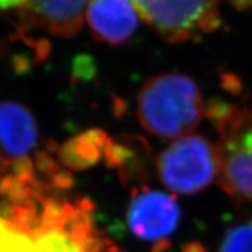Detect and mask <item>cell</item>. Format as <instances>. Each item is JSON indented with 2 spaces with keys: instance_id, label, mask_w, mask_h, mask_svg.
<instances>
[{
  "instance_id": "cell-1",
  "label": "cell",
  "mask_w": 252,
  "mask_h": 252,
  "mask_svg": "<svg viewBox=\"0 0 252 252\" xmlns=\"http://www.w3.org/2000/svg\"><path fill=\"white\" fill-rule=\"evenodd\" d=\"M70 187L39 166L0 173V252H103L93 206Z\"/></svg>"
},
{
  "instance_id": "cell-2",
  "label": "cell",
  "mask_w": 252,
  "mask_h": 252,
  "mask_svg": "<svg viewBox=\"0 0 252 252\" xmlns=\"http://www.w3.org/2000/svg\"><path fill=\"white\" fill-rule=\"evenodd\" d=\"M196 80L183 72H162L144 83L136 96V116L147 133L161 139L188 135L206 115Z\"/></svg>"
},
{
  "instance_id": "cell-3",
  "label": "cell",
  "mask_w": 252,
  "mask_h": 252,
  "mask_svg": "<svg viewBox=\"0 0 252 252\" xmlns=\"http://www.w3.org/2000/svg\"><path fill=\"white\" fill-rule=\"evenodd\" d=\"M207 115L215 125L219 142V182L233 198L252 203V110L213 102Z\"/></svg>"
},
{
  "instance_id": "cell-4",
  "label": "cell",
  "mask_w": 252,
  "mask_h": 252,
  "mask_svg": "<svg viewBox=\"0 0 252 252\" xmlns=\"http://www.w3.org/2000/svg\"><path fill=\"white\" fill-rule=\"evenodd\" d=\"M156 163L159 180L175 194H197L219 176L216 144L201 134L175 139L161 151Z\"/></svg>"
},
{
  "instance_id": "cell-5",
  "label": "cell",
  "mask_w": 252,
  "mask_h": 252,
  "mask_svg": "<svg viewBox=\"0 0 252 252\" xmlns=\"http://www.w3.org/2000/svg\"><path fill=\"white\" fill-rule=\"evenodd\" d=\"M221 0H138L140 18L169 43L209 35L221 26Z\"/></svg>"
},
{
  "instance_id": "cell-6",
  "label": "cell",
  "mask_w": 252,
  "mask_h": 252,
  "mask_svg": "<svg viewBox=\"0 0 252 252\" xmlns=\"http://www.w3.org/2000/svg\"><path fill=\"white\" fill-rule=\"evenodd\" d=\"M180 219L182 210L175 197L152 188L135 190L126 211L130 230L148 242H163L173 236Z\"/></svg>"
},
{
  "instance_id": "cell-7",
  "label": "cell",
  "mask_w": 252,
  "mask_h": 252,
  "mask_svg": "<svg viewBox=\"0 0 252 252\" xmlns=\"http://www.w3.org/2000/svg\"><path fill=\"white\" fill-rule=\"evenodd\" d=\"M39 127L29 108L18 102H0V173H7L37 161Z\"/></svg>"
},
{
  "instance_id": "cell-8",
  "label": "cell",
  "mask_w": 252,
  "mask_h": 252,
  "mask_svg": "<svg viewBox=\"0 0 252 252\" xmlns=\"http://www.w3.org/2000/svg\"><path fill=\"white\" fill-rule=\"evenodd\" d=\"M89 0H26L20 8L21 30H41L71 39L80 32Z\"/></svg>"
},
{
  "instance_id": "cell-9",
  "label": "cell",
  "mask_w": 252,
  "mask_h": 252,
  "mask_svg": "<svg viewBox=\"0 0 252 252\" xmlns=\"http://www.w3.org/2000/svg\"><path fill=\"white\" fill-rule=\"evenodd\" d=\"M85 20L94 39L116 47L133 39L140 16L131 0H89Z\"/></svg>"
},
{
  "instance_id": "cell-10",
  "label": "cell",
  "mask_w": 252,
  "mask_h": 252,
  "mask_svg": "<svg viewBox=\"0 0 252 252\" xmlns=\"http://www.w3.org/2000/svg\"><path fill=\"white\" fill-rule=\"evenodd\" d=\"M111 142L104 131L90 130L64 143L60 148V158L71 170L89 169L102 158L106 161Z\"/></svg>"
},
{
  "instance_id": "cell-11",
  "label": "cell",
  "mask_w": 252,
  "mask_h": 252,
  "mask_svg": "<svg viewBox=\"0 0 252 252\" xmlns=\"http://www.w3.org/2000/svg\"><path fill=\"white\" fill-rule=\"evenodd\" d=\"M218 252H252V218L230 226L224 233Z\"/></svg>"
},
{
  "instance_id": "cell-12",
  "label": "cell",
  "mask_w": 252,
  "mask_h": 252,
  "mask_svg": "<svg viewBox=\"0 0 252 252\" xmlns=\"http://www.w3.org/2000/svg\"><path fill=\"white\" fill-rule=\"evenodd\" d=\"M26 3V0H0V10L21 8Z\"/></svg>"
},
{
  "instance_id": "cell-13",
  "label": "cell",
  "mask_w": 252,
  "mask_h": 252,
  "mask_svg": "<svg viewBox=\"0 0 252 252\" xmlns=\"http://www.w3.org/2000/svg\"><path fill=\"white\" fill-rule=\"evenodd\" d=\"M186 252H203V251L201 250V247H197V246H194V247H189Z\"/></svg>"
},
{
  "instance_id": "cell-14",
  "label": "cell",
  "mask_w": 252,
  "mask_h": 252,
  "mask_svg": "<svg viewBox=\"0 0 252 252\" xmlns=\"http://www.w3.org/2000/svg\"><path fill=\"white\" fill-rule=\"evenodd\" d=\"M131 1H133V3H134V4H135V3H136V1H138V0H131Z\"/></svg>"
}]
</instances>
